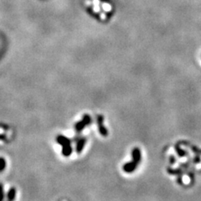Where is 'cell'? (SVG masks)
I'll return each mask as SVG.
<instances>
[{
	"label": "cell",
	"instance_id": "10",
	"mask_svg": "<svg viewBox=\"0 0 201 201\" xmlns=\"http://www.w3.org/2000/svg\"><path fill=\"white\" fill-rule=\"evenodd\" d=\"M3 189L2 184H0V200L3 199Z\"/></svg>",
	"mask_w": 201,
	"mask_h": 201
},
{
	"label": "cell",
	"instance_id": "4",
	"mask_svg": "<svg viewBox=\"0 0 201 201\" xmlns=\"http://www.w3.org/2000/svg\"><path fill=\"white\" fill-rule=\"evenodd\" d=\"M138 164L136 163L135 161L132 160L129 163H127V164H125L123 165V171L125 173H127V174H131V173H132L134 171L137 169V167Z\"/></svg>",
	"mask_w": 201,
	"mask_h": 201
},
{
	"label": "cell",
	"instance_id": "2",
	"mask_svg": "<svg viewBox=\"0 0 201 201\" xmlns=\"http://www.w3.org/2000/svg\"><path fill=\"white\" fill-rule=\"evenodd\" d=\"M90 122H91V117L88 114H86V115H84L83 118L81 119V121L76 123L75 128H76V130L77 132H81L85 128V127L88 126Z\"/></svg>",
	"mask_w": 201,
	"mask_h": 201
},
{
	"label": "cell",
	"instance_id": "1",
	"mask_svg": "<svg viewBox=\"0 0 201 201\" xmlns=\"http://www.w3.org/2000/svg\"><path fill=\"white\" fill-rule=\"evenodd\" d=\"M57 143L61 145L63 148H62V153L64 156L68 157L70 156L71 153H72V148H71V142L69 138H67L65 136L60 135L57 137Z\"/></svg>",
	"mask_w": 201,
	"mask_h": 201
},
{
	"label": "cell",
	"instance_id": "11",
	"mask_svg": "<svg viewBox=\"0 0 201 201\" xmlns=\"http://www.w3.org/2000/svg\"><path fill=\"white\" fill-rule=\"evenodd\" d=\"M170 163L172 164H175V158H174V157H173V156H171L170 157Z\"/></svg>",
	"mask_w": 201,
	"mask_h": 201
},
{
	"label": "cell",
	"instance_id": "9",
	"mask_svg": "<svg viewBox=\"0 0 201 201\" xmlns=\"http://www.w3.org/2000/svg\"><path fill=\"white\" fill-rule=\"evenodd\" d=\"M6 167V162L3 157H0V171H3Z\"/></svg>",
	"mask_w": 201,
	"mask_h": 201
},
{
	"label": "cell",
	"instance_id": "8",
	"mask_svg": "<svg viewBox=\"0 0 201 201\" xmlns=\"http://www.w3.org/2000/svg\"><path fill=\"white\" fill-rule=\"evenodd\" d=\"M14 198H15V189L13 188L8 193V199L11 200V199H13Z\"/></svg>",
	"mask_w": 201,
	"mask_h": 201
},
{
	"label": "cell",
	"instance_id": "5",
	"mask_svg": "<svg viewBox=\"0 0 201 201\" xmlns=\"http://www.w3.org/2000/svg\"><path fill=\"white\" fill-rule=\"evenodd\" d=\"M132 160L135 161L136 163L139 164L142 159V153H141V150L138 147H134L132 151Z\"/></svg>",
	"mask_w": 201,
	"mask_h": 201
},
{
	"label": "cell",
	"instance_id": "7",
	"mask_svg": "<svg viewBox=\"0 0 201 201\" xmlns=\"http://www.w3.org/2000/svg\"><path fill=\"white\" fill-rule=\"evenodd\" d=\"M175 150L177 152V154L178 155V157H185L187 155V153L184 150H183L181 147H179L178 145H176L175 146Z\"/></svg>",
	"mask_w": 201,
	"mask_h": 201
},
{
	"label": "cell",
	"instance_id": "6",
	"mask_svg": "<svg viewBox=\"0 0 201 201\" xmlns=\"http://www.w3.org/2000/svg\"><path fill=\"white\" fill-rule=\"evenodd\" d=\"M86 139L85 137H82V138H80L78 142H77V145H76V151L78 153H80L82 150H83V147L86 144Z\"/></svg>",
	"mask_w": 201,
	"mask_h": 201
},
{
	"label": "cell",
	"instance_id": "3",
	"mask_svg": "<svg viewBox=\"0 0 201 201\" xmlns=\"http://www.w3.org/2000/svg\"><path fill=\"white\" fill-rule=\"evenodd\" d=\"M104 122V117L103 116L101 115H99L97 117V125H98V130H99V132L101 136L103 137H107L108 135V131L106 127H104L103 125Z\"/></svg>",
	"mask_w": 201,
	"mask_h": 201
}]
</instances>
